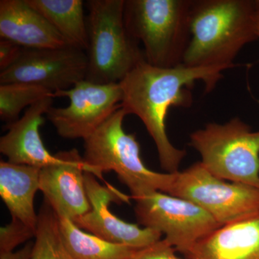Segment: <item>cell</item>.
<instances>
[{
    "mask_svg": "<svg viewBox=\"0 0 259 259\" xmlns=\"http://www.w3.org/2000/svg\"><path fill=\"white\" fill-rule=\"evenodd\" d=\"M134 200L138 222L144 228L161 232L164 239L184 255L223 227L194 202L159 191Z\"/></svg>",
    "mask_w": 259,
    "mask_h": 259,
    "instance_id": "8",
    "label": "cell"
},
{
    "mask_svg": "<svg viewBox=\"0 0 259 259\" xmlns=\"http://www.w3.org/2000/svg\"><path fill=\"white\" fill-rule=\"evenodd\" d=\"M0 37L23 49L69 46L49 21L27 0L0 1Z\"/></svg>",
    "mask_w": 259,
    "mask_h": 259,
    "instance_id": "14",
    "label": "cell"
},
{
    "mask_svg": "<svg viewBox=\"0 0 259 259\" xmlns=\"http://www.w3.org/2000/svg\"><path fill=\"white\" fill-rule=\"evenodd\" d=\"M202 207L224 226L259 216V190L213 176L201 162L177 172L168 194Z\"/></svg>",
    "mask_w": 259,
    "mask_h": 259,
    "instance_id": "7",
    "label": "cell"
},
{
    "mask_svg": "<svg viewBox=\"0 0 259 259\" xmlns=\"http://www.w3.org/2000/svg\"><path fill=\"white\" fill-rule=\"evenodd\" d=\"M36 232L18 221H13L0 229V251H13L19 245L35 238Z\"/></svg>",
    "mask_w": 259,
    "mask_h": 259,
    "instance_id": "21",
    "label": "cell"
},
{
    "mask_svg": "<svg viewBox=\"0 0 259 259\" xmlns=\"http://www.w3.org/2000/svg\"><path fill=\"white\" fill-rule=\"evenodd\" d=\"M54 98L42 99L29 107L19 120L6 125L8 133L0 139V152L8 162L41 169L59 161L57 155L51 154L45 147L40 134L44 115L52 107Z\"/></svg>",
    "mask_w": 259,
    "mask_h": 259,
    "instance_id": "13",
    "label": "cell"
},
{
    "mask_svg": "<svg viewBox=\"0 0 259 259\" xmlns=\"http://www.w3.org/2000/svg\"><path fill=\"white\" fill-rule=\"evenodd\" d=\"M58 218L65 248L75 259H129L139 250L110 243L83 231L69 218Z\"/></svg>",
    "mask_w": 259,
    "mask_h": 259,
    "instance_id": "18",
    "label": "cell"
},
{
    "mask_svg": "<svg viewBox=\"0 0 259 259\" xmlns=\"http://www.w3.org/2000/svg\"><path fill=\"white\" fill-rule=\"evenodd\" d=\"M37 214L31 259H75L66 249L61 239L57 214L45 199Z\"/></svg>",
    "mask_w": 259,
    "mask_h": 259,
    "instance_id": "19",
    "label": "cell"
},
{
    "mask_svg": "<svg viewBox=\"0 0 259 259\" xmlns=\"http://www.w3.org/2000/svg\"><path fill=\"white\" fill-rule=\"evenodd\" d=\"M258 0H193L191 38L183 64L189 67H235L233 61L256 40Z\"/></svg>",
    "mask_w": 259,
    "mask_h": 259,
    "instance_id": "2",
    "label": "cell"
},
{
    "mask_svg": "<svg viewBox=\"0 0 259 259\" xmlns=\"http://www.w3.org/2000/svg\"><path fill=\"white\" fill-rule=\"evenodd\" d=\"M54 94L37 85L24 83L0 84V119L7 125L20 119V114L26 107H30Z\"/></svg>",
    "mask_w": 259,
    "mask_h": 259,
    "instance_id": "20",
    "label": "cell"
},
{
    "mask_svg": "<svg viewBox=\"0 0 259 259\" xmlns=\"http://www.w3.org/2000/svg\"><path fill=\"white\" fill-rule=\"evenodd\" d=\"M88 47L87 81L118 83L146 61L139 42L131 36L124 20L125 0L87 2Z\"/></svg>",
    "mask_w": 259,
    "mask_h": 259,
    "instance_id": "5",
    "label": "cell"
},
{
    "mask_svg": "<svg viewBox=\"0 0 259 259\" xmlns=\"http://www.w3.org/2000/svg\"><path fill=\"white\" fill-rule=\"evenodd\" d=\"M192 1L125 0L126 28L142 42L148 64L158 68L183 64L191 38Z\"/></svg>",
    "mask_w": 259,
    "mask_h": 259,
    "instance_id": "4",
    "label": "cell"
},
{
    "mask_svg": "<svg viewBox=\"0 0 259 259\" xmlns=\"http://www.w3.org/2000/svg\"><path fill=\"white\" fill-rule=\"evenodd\" d=\"M84 183L91 209L74 221L76 226L102 239L132 248H146L161 240L162 233L156 230L141 228L122 221L109 209L111 202L129 203L131 196L109 186L104 187L96 177L84 171Z\"/></svg>",
    "mask_w": 259,
    "mask_h": 259,
    "instance_id": "11",
    "label": "cell"
},
{
    "mask_svg": "<svg viewBox=\"0 0 259 259\" xmlns=\"http://www.w3.org/2000/svg\"><path fill=\"white\" fill-rule=\"evenodd\" d=\"M126 115L121 107L83 140V159L88 172L101 180L104 172H115L133 199L154 191L169 194L176 173L152 171L145 165L136 136L127 134L122 127Z\"/></svg>",
    "mask_w": 259,
    "mask_h": 259,
    "instance_id": "3",
    "label": "cell"
},
{
    "mask_svg": "<svg viewBox=\"0 0 259 259\" xmlns=\"http://www.w3.org/2000/svg\"><path fill=\"white\" fill-rule=\"evenodd\" d=\"M220 67H189L184 64L158 68L141 61L121 81L122 109L137 116L152 138L161 168L166 173L179 171L185 150L171 144L166 133V117L171 107H190L193 103L191 89L202 81L210 93L223 77Z\"/></svg>",
    "mask_w": 259,
    "mask_h": 259,
    "instance_id": "1",
    "label": "cell"
},
{
    "mask_svg": "<svg viewBox=\"0 0 259 259\" xmlns=\"http://www.w3.org/2000/svg\"><path fill=\"white\" fill-rule=\"evenodd\" d=\"M64 37L70 47L86 52L88 22L81 0H27Z\"/></svg>",
    "mask_w": 259,
    "mask_h": 259,
    "instance_id": "17",
    "label": "cell"
},
{
    "mask_svg": "<svg viewBox=\"0 0 259 259\" xmlns=\"http://www.w3.org/2000/svg\"><path fill=\"white\" fill-rule=\"evenodd\" d=\"M33 247L34 242L30 241L17 251H0V259H31Z\"/></svg>",
    "mask_w": 259,
    "mask_h": 259,
    "instance_id": "24",
    "label": "cell"
},
{
    "mask_svg": "<svg viewBox=\"0 0 259 259\" xmlns=\"http://www.w3.org/2000/svg\"><path fill=\"white\" fill-rule=\"evenodd\" d=\"M176 250L166 240L161 239L154 244L138 250L129 259H182L175 254Z\"/></svg>",
    "mask_w": 259,
    "mask_h": 259,
    "instance_id": "22",
    "label": "cell"
},
{
    "mask_svg": "<svg viewBox=\"0 0 259 259\" xmlns=\"http://www.w3.org/2000/svg\"><path fill=\"white\" fill-rule=\"evenodd\" d=\"M190 139L213 176L259 190V131L233 117L226 123L209 122Z\"/></svg>",
    "mask_w": 259,
    "mask_h": 259,
    "instance_id": "6",
    "label": "cell"
},
{
    "mask_svg": "<svg viewBox=\"0 0 259 259\" xmlns=\"http://www.w3.org/2000/svg\"><path fill=\"white\" fill-rule=\"evenodd\" d=\"M23 48L10 40H0V71L8 69L18 60Z\"/></svg>",
    "mask_w": 259,
    "mask_h": 259,
    "instance_id": "23",
    "label": "cell"
},
{
    "mask_svg": "<svg viewBox=\"0 0 259 259\" xmlns=\"http://www.w3.org/2000/svg\"><path fill=\"white\" fill-rule=\"evenodd\" d=\"M56 155L59 162L40 169V191L58 217L74 221L91 209L84 183L89 168L76 149Z\"/></svg>",
    "mask_w": 259,
    "mask_h": 259,
    "instance_id": "12",
    "label": "cell"
},
{
    "mask_svg": "<svg viewBox=\"0 0 259 259\" xmlns=\"http://www.w3.org/2000/svg\"><path fill=\"white\" fill-rule=\"evenodd\" d=\"M255 30H256L257 38L259 40V0H258V6L255 12Z\"/></svg>",
    "mask_w": 259,
    "mask_h": 259,
    "instance_id": "25",
    "label": "cell"
},
{
    "mask_svg": "<svg viewBox=\"0 0 259 259\" xmlns=\"http://www.w3.org/2000/svg\"><path fill=\"white\" fill-rule=\"evenodd\" d=\"M186 259H259V216L227 225L194 245Z\"/></svg>",
    "mask_w": 259,
    "mask_h": 259,
    "instance_id": "15",
    "label": "cell"
},
{
    "mask_svg": "<svg viewBox=\"0 0 259 259\" xmlns=\"http://www.w3.org/2000/svg\"><path fill=\"white\" fill-rule=\"evenodd\" d=\"M40 168L0 161V196L13 221L37 232L38 214L34 198L40 190Z\"/></svg>",
    "mask_w": 259,
    "mask_h": 259,
    "instance_id": "16",
    "label": "cell"
},
{
    "mask_svg": "<svg viewBox=\"0 0 259 259\" xmlns=\"http://www.w3.org/2000/svg\"><path fill=\"white\" fill-rule=\"evenodd\" d=\"M86 52L66 46L51 49H23L18 60L0 72V84L37 85L54 94L86 79Z\"/></svg>",
    "mask_w": 259,
    "mask_h": 259,
    "instance_id": "10",
    "label": "cell"
},
{
    "mask_svg": "<svg viewBox=\"0 0 259 259\" xmlns=\"http://www.w3.org/2000/svg\"><path fill=\"white\" fill-rule=\"evenodd\" d=\"M63 97L69 99V105L50 107L48 120L61 137L85 140L122 107V90L120 83L100 84L83 80L54 94V97Z\"/></svg>",
    "mask_w": 259,
    "mask_h": 259,
    "instance_id": "9",
    "label": "cell"
}]
</instances>
